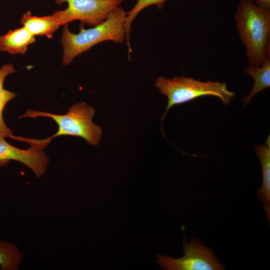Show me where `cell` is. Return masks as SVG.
Listing matches in <instances>:
<instances>
[{
	"label": "cell",
	"instance_id": "1",
	"mask_svg": "<svg viewBox=\"0 0 270 270\" xmlns=\"http://www.w3.org/2000/svg\"><path fill=\"white\" fill-rule=\"evenodd\" d=\"M234 19L248 62L261 66L270 57V10L258 7L253 0H240Z\"/></svg>",
	"mask_w": 270,
	"mask_h": 270
},
{
	"label": "cell",
	"instance_id": "2",
	"mask_svg": "<svg viewBox=\"0 0 270 270\" xmlns=\"http://www.w3.org/2000/svg\"><path fill=\"white\" fill-rule=\"evenodd\" d=\"M126 16L123 8L118 6L104 22L96 26L85 29L80 25L78 34L71 32L68 24L64 25L60 38L64 54L62 64H69L76 56L104 41L124 43L126 38L124 25Z\"/></svg>",
	"mask_w": 270,
	"mask_h": 270
},
{
	"label": "cell",
	"instance_id": "3",
	"mask_svg": "<svg viewBox=\"0 0 270 270\" xmlns=\"http://www.w3.org/2000/svg\"><path fill=\"white\" fill-rule=\"evenodd\" d=\"M154 86L168 98L166 110L161 118L162 122L169 110L174 106L203 96L217 97L228 106L236 95L235 92L228 90L226 82H202L186 76H174L172 78L160 76L157 78Z\"/></svg>",
	"mask_w": 270,
	"mask_h": 270
},
{
	"label": "cell",
	"instance_id": "4",
	"mask_svg": "<svg viewBox=\"0 0 270 270\" xmlns=\"http://www.w3.org/2000/svg\"><path fill=\"white\" fill-rule=\"evenodd\" d=\"M94 114V108L85 102H80L72 106L64 114L28 110L19 118L42 116L52 118L58 124V130L56 134L47 138L50 142L57 136H71L82 138L88 144L96 146L100 140L102 130L92 121Z\"/></svg>",
	"mask_w": 270,
	"mask_h": 270
},
{
	"label": "cell",
	"instance_id": "5",
	"mask_svg": "<svg viewBox=\"0 0 270 270\" xmlns=\"http://www.w3.org/2000/svg\"><path fill=\"white\" fill-rule=\"evenodd\" d=\"M183 256L174 258L164 254L157 255L156 263L164 270H224L212 250L194 237L188 243L184 236Z\"/></svg>",
	"mask_w": 270,
	"mask_h": 270
},
{
	"label": "cell",
	"instance_id": "6",
	"mask_svg": "<svg viewBox=\"0 0 270 270\" xmlns=\"http://www.w3.org/2000/svg\"><path fill=\"white\" fill-rule=\"evenodd\" d=\"M122 0H55L56 4L67 2L68 8L56 11L62 26L78 20L80 26H94L104 22L119 6Z\"/></svg>",
	"mask_w": 270,
	"mask_h": 270
},
{
	"label": "cell",
	"instance_id": "7",
	"mask_svg": "<svg viewBox=\"0 0 270 270\" xmlns=\"http://www.w3.org/2000/svg\"><path fill=\"white\" fill-rule=\"evenodd\" d=\"M4 138L0 136V166L8 164L10 160H14L31 169L37 178L44 174L49 158L43 149L32 144L28 149H20L11 145Z\"/></svg>",
	"mask_w": 270,
	"mask_h": 270
},
{
	"label": "cell",
	"instance_id": "8",
	"mask_svg": "<svg viewBox=\"0 0 270 270\" xmlns=\"http://www.w3.org/2000/svg\"><path fill=\"white\" fill-rule=\"evenodd\" d=\"M20 22L33 36H46L49 38L52 37L60 26H62L56 12L50 16H37L28 11L22 16Z\"/></svg>",
	"mask_w": 270,
	"mask_h": 270
},
{
	"label": "cell",
	"instance_id": "9",
	"mask_svg": "<svg viewBox=\"0 0 270 270\" xmlns=\"http://www.w3.org/2000/svg\"><path fill=\"white\" fill-rule=\"evenodd\" d=\"M262 167V182L261 187L258 190V200L264 204L268 221L270 220V136L266 144H258L255 147Z\"/></svg>",
	"mask_w": 270,
	"mask_h": 270
},
{
	"label": "cell",
	"instance_id": "10",
	"mask_svg": "<svg viewBox=\"0 0 270 270\" xmlns=\"http://www.w3.org/2000/svg\"><path fill=\"white\" fill-rule=\"evenodd\" d=\"M35 41V36L24 26L10 30L4 34L0 35V50L11 54H24L28 46Z\"/></svg>",
	"mask_w": 270,
	"mask_h": 270
},
{
	"label": "cell",
	"instance_id": "11",
	"mask_svg": "<svg viewBox=\"0 0 270 270\" xmlns=\"http://www.w3.org/2000/svg\"><path fill=\"white\" fill-rule=\"evenodd\" d=\"M244 72L254 80L252 89L242 100L243 106L245 107L256 94L270 87V57L267 58L261 66L244 67Z\"/></svg>",
	"mask_w": 270,
	"mask_h": 270
},
{
	"label": "cell",
	"instance_id": "12",
	"mask_svg": "<svg viewBox=\"0 0 270 270\" xmlns=\"http://www.w3.org/2000/svg\"><path fill=\"white\" fill-rule=\"evenodd\" d=\"M15 72L14 65L10 64H6L0 68V136L18 140V136L14 135L12 130L6 126L3 118V111L6 104L17 96L16 93L4 88V80L8 75Z\"/></svg>",
	"mask_w": 270,
	"mask_h": 270
},
{
	"label": "cell",
	"instance_id": "13",
	"mask_svg": "<svg viewBox=\"0 0 270 270\" xmlns=\"http://www.w3.org/2000/svg\"><path fill=\"white\" fill-rule=\"evenodd\" d=\"M22 258V253L16 245L0 240V270H18Z\"/></svg>",
	"mask_w": 270,
	"mask_h": 270
},
{
	"label": "cell",
	"instance_id": "14",
	"mask_svg": "<svg viewBox=\"0 0 270 270\" xmlns=\"http://www.w3.org/2000/svg\"><path fill=\"white\" fill-rule=\"evenodd\" d=\"M167 0H138L134 6L126 12V18L124 25L126 32V39L128 48V58L132 50L130 42V35L132 30L131 25L136 16L144 8L152 5H156L159 10H161Z\"/></svg>",
	"mask_w": 270,
	"mask_h": 270
},
{
	"label": "cell",
	"instance_id": "15",
	"mask_svg": "<svg viewBox=\"0 0 270 270\" xmlns=\"http://www.w3.org/2000/svg\"><path fill=\"white\" fill-rule=\"evenodd\" d=\"M258 8L266 10H270V0H253Z\"/></svg>",
	"mask_w": 270,
	"mask_h": 270
}]
</instances>
